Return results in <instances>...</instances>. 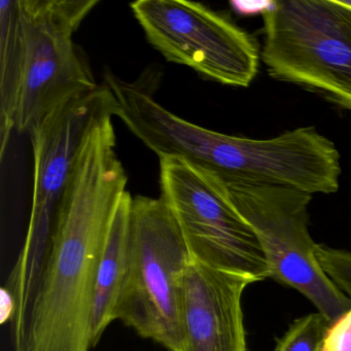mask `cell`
Here are the masks:
<instances>
[{
  "instance_id": "ba28073f",
  "label": "cell",
  "mask_w": 351,
  "mask_h": 351,
  "mask_svg": "<svg viewBox=\"0 0 351 351\" xmlns=\"http://www.w3.org/2000/svg\"><path fill=\"white\" fill-rule=\"evenodd\" d=\"M226 184L236 208L256 234L270 278L305 295L330 322L351 309V300L318 262V244L309 232L311 194L285 186Z\"/></svg>"
},
{
  "instance_id": "7a4b0ae2",
  "label": "cell",
  "mask_w": 351,
  "mask_h": 351,
  "mask_svg": "<svg viewBox=\"0 0 351 351\" xmlns=\"http://www.w3.org/2000/svg\"><path fill=\"white\" fill-rule=\"evenodd\" d=\"M98 0L0 3V155L69 100L97 88L75 34Z\"/></svg>"
},
{
  "instance_id": "8fae6325",
  "label": "cell",
  "mask_w": 351,
  "mask_h": 351,
  "mask_svg": "<svg viewBox=\"0 0 351 351\" xmlns=\"http://www.w3.org/2000/svg\"><path fill=\"white\" fill-rule=\"evenodd\" d=\"M131 200L132 196L128 192L114 215L100 258L90 317L91 348L99 343L106 328L117 320V306L128 264Z\"/></svg>"
},
{
  "instance_id": "5b68a950",
  "label": "cell",
  "mask_w": 351,
  "mask_h": 351,
  "mask_svg": "<svg viewBox=\"0 0 351 351\" xmlns=\"http://www.w3.org/2000/svg\"><path fill=\"white\" fill-rule=\"evenodd\" d=\"M192 258L161 197H132L128 264L116 319L139 337L176 351L182 278Z\"/></svg>"
},
{
  "instance_id": "277c9868",
  "label": "cell",
  "mask_w": 351,
  "mask_h": 351,
  "mask_svg": "<svg viewBox=\"0 0 351 351\" xmlns=\"http://www.w3.org/2000/svg\"><path fill=\"white\" fill-rule=\"evenodd\" d=\"M114 94L106 84L81 94L40 121L29 133L34 153V195L23 247L3 289L5 318L22 330L30 312L50 250L55 221L89 131L116 116Z\"/></svg>"
},
{
  "instance_id": "9c48e42d",
  "label": "cell",
  "mask_w": 351,
  "mask_h": 351,
  "mask_svg": "<svg viewBox=\"0 0 351 351\" xmlns=\"http://www.w3.org/2000/svg\"><path fill=\"white\" fill-rule=\"evenodd\" d=\"M130 8L149 44L170 62L232 87H248L256 77V42L221 14L186 0H138Z\"/></svg>"
},
{
  "instance_id": "7c38bea8",
  "label": "cell",
  "mask_w": 351,
  "mask_h": 351,
  "mask_svg": "<svg viewBox=\"0 0 351 351\" xmlns=\"http://www.w3.org/2000/svg\"><path fill=\"white\" fill-rule=\"evenodd\" d=\"M330 322L320 312L298 318L279 339L274 351H319Z\"/></svg>"
},
{
  "instance_id": "52a82bcc",
  "label": "cell",
  "mask_w": 351,
  "mask_h": 351,
  "mask_svg": "<svg viewBox=\"0 0 351 351\" xmlns=\"http://www.w3.org/2000/svg\"><path fill=\"white\" fill-rule=\"evenodd\" d=\"M161 198L192 260L262 281L270 271L250 226L215 174L174 157L159 158Z\"/></svg>"
},
{
  "instance_id": "5bb4252c",
  "label": "cell",
  "mask_w": 351,
  "mask_h": 351,
  "mask_svg": "<svg viewBox=\"0 0 351 351\" xmlns=\"http://www.w3.org/2000/svg\"><path fill=\"white\" fill-rule=\"evenodd\" d=\"M319 351H351V309L330 322Z\"/></svg>"
},
{
  "instance_id": "6da1fadb",
  "label": "cell",
  "mask_w": 351,
  "mask_h": 351,
  "mask_svg": "<svg viewBox=\"0 0 351 351\" xmlns=\"http://www.w3.org/2000/svg\"><path fill=\"white\" fill-rule=\"evenodd\" d=\"M112 118L96 124L80 149L57 213L50 250L30 312L25 351H89L100 258L128 191Z\"/></svg>"
},
{
  "instance_id": "4fadbf2b",
  "label": "cell",
  "mask_w": 351,
  "mask_h": 351,
  "mask_svg": "<svg viewBox=\"0 0 351 351\" xmlns=\"http://www.w3.org/2000/svg\"><path fill=\"white\" fill-rule=\"evenodd\" d=\"M316 254L330 280L351 300V252L318 244Z\"/></svg>"
},
{
  "instance_id": "9a60e30c",
  "label": "cell",
  "mask_w": 351,
  "mask_h": 351,
  "mask_svg": "<svg viewBox=\"0 0 351 351\" xmlns=\"http://www.w3.org/2000/svg\"><path fill=\"white\" fill-rule=\"evenodd\" d=\"M345 108H349V110H351V106H345Z\"/></svg>"
},
{
  "instance_id": "30bf717a",
  "label": "cell",
  "mask_w": 351,
  "mask_h": 351,
  "mask_svg": "<svg viewBox=\"0 0 351 351\" xmlns=\"http://www.w3.org/2000/svg\"><path fill=\"white\" fill-rule=\"evenodd\" d=\"M254 282L250 275L191 261L182 278L176 351H247L241 300Z\"/></svg>"
},
{
  "instance_id": "8992f818",
  "label": "cell",
  "mask_w": 351,
  "mask_h": 351,
  "mask_svg": "<svg viewBox=\"0 0 351 351\" xmlns=\"http://www.w3.org/2000/svg\"><path fill=\"white\" fill-rule=\"evenodd\" d=\"M269 75L351 106V8L341 0L272 1L263 13Z\"/></svg>"
},
{
  "instance_id": "3957f363",
  "label": "cell",
  "mask_w": 351,
  "mask_h": 351,
  "mask_svg": "<svg viewBox=\"0 0 351 351\" xmlns=\"http://www.w3.org/2000/svg\"><path fill=\"white\" fill-rule=\"evenodd\" d=\"M136 135L158 157L184 160L226 184L285 186L311 195L339 189L338 149L313 127L270 139L231 136L189 122L154 102L141 114Z\"/></svg>"
}]
</instances>
